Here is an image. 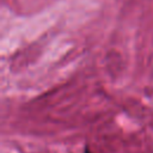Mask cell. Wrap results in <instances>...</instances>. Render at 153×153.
Here are the masks:
<instances>
[{
	"instance_id": "obj_1",
	"label": "cell",
	"mask_w": 153,
	"mask_h": 153,
	"mask_svg": "<svg viewBox=\"0 0 153 153\" xmlns=\"http://www.w3.org/2000/svg\"><path fill=\"white\" fill-rule=\"evenodd\" d=\"M85 153H91V152H90L88 149H86V151H85Z\"/></svg>"
}]
</instances>
